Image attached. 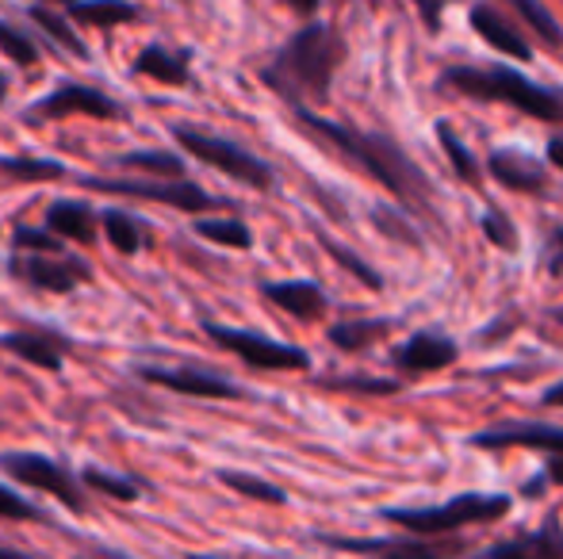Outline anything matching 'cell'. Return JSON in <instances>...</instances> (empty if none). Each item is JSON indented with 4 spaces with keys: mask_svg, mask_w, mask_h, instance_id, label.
<instances>
[{
    "mask_svg": "<svg viewBox=\"0 0 563 559\" xmlns=\"http://www.w3.org/2000/svg\"><path fill=\"white\" fill-rule=\"evenodd\" d=\"M341 58H345V43L338 31L330 23H307L261 69V81L273 92H280L291 108L327 104Z\"/></svg>",
    "mask_w": 563,
    "mask_h": 559,
    "instance_id": "7a4b0ae2",
    "label": "cell"
},
{
    "mask_svg": "<svg viewBox=\"0 0 563 559\" xmlns=\"http://www.w3.org/2000/svg\"><path fill=\"white\" fill-rule=\"evenodd\" d=\"M196 234L208 242H219V246H230V249L253 246V234L242 219H200V223H196Z\"/></svg>",
    "mask_w": 563,
    "mask_h": 559,
    "instance_id": "f1b7e54d",
    "label": "cell"
},
{
    "mask_svg": "<svg viewBox=\"0 0 563 559\" xmlns=\"http://www.w3.org/2000/svg\"><path fill=\"white\" fill-rule=\"evenodd\" d=\"M467 23H472L475 35L487 38L495 51L510 54L514 62H529V58H533V46L526 43V35H521V31L514 27V23L506 20V15L498 12L495 4H475L472 15H467Z\"/></svg>",
    "mask_w": 563,
    "mask_h": 559,
    "instance_id": "9a60e30c",
    "label": "cell"
},
{
    "mask_svg": "<svg viewBox=\"0 0 563 559\" xmlns=\"http://www.w3.org/2000/svg\"><path fill=\"white\" fill-rule=\"evenodd\" d=\"M142 380L157 383V388H169L177 395H192V399H238L242 391L230 380H223L219 372L208 368H139Z\"/></svg>",
    "mask_w": 563,
    "mask_h": 559,
    "instance_id": "5bb4252c",
    "label": "cell"
},
{
    "mask_svg": "<svg viewBox=\"0 0 563 559\" xmlns=\"http://www.w3.org/2000/svg\"><path fill=\"white\" fill-rule=\"evenodd\" d=\"M479 231H483V238H487L490 246L506 249V254H514V249H518V231H514V223L503 215V211H487V215L479 219Z\"/></svg>",
    "mask_w": 563,
    "mask_h": 559,
    "instance_id": "e575fe53",
    "label": "cell"
},
{
    "mask_svg": "<svg viewBox=\"0 0 563 559\" xmlns=\"http://www.w3.org/2000/svg\"><path fill=\"white\" fill-rule=\"evenodd\" d=\"M438 142H441V149L449 154V161H452V169H456V177L464 180V185H479L483 180V172H479V165H475V157H472V149L460 142L456 131L449 127V120H438Z\"/></svg>",
    "mask_w": 563,
    "mask_h": 559,
    "instance_id": "484cf974",
    "label": "cell"
},
{
    "mask_svg": "<svg viewBox=\"0 0 563 559\" xmlns=\"http://www.w3.org/2000/svg\"><path fill=\"white\" fill-rule=\"evenodd\" d=\"M544 487H549V476H537L526 483V494H537V491H544Z\"/></svg>",
    "mask_w": 563,
    "mask_h": 559,
    "instance_id": "bcb514c9",
    "label": "cell"
},
{
    "mask_svg": "<svg viewBox=\"0 0 563 559\" xmlns=\"http://www.w3.org/2000/svg\"><path fill=\"white\" fill-rule=\"evenodd\" d=\"M261 295L268 303H276L284 314H296L303 322H314L327 314V291L311 280H273V283H261Z\"/></svg>",
    "mask_w": 563,
    "mask_h": 559,
    "instance_id": "2e32d148",
    "label": "cell"
},
{
    "mask_svg": "<svg viewBox=\"0 0 563 559\" xmlns=\"http://www.w3.org/2000/svg\"><path fill=\"white\" fill-rule=\"evenodd\" d=\"M0 556H12V548H4V545H0Z\"/></svg>",
    "mask_w": 563,
    "mask_h": 559,
    "instance_id": "f907efd6",
    "label": "cell"
},
{
    "mask_svg": "<svg viewBox=\"0 0 563 559\" xmlns=\"http://www.w3.org/2000/svg\"><path fill=\"white\" fill-rule=\"evenodd\" d=\"M46 231H54L62 242L92 246V242H97V215L77 200H58L46 211Z\"/></svg>",
    "mask_w": 563,
    "mask_h": 559,
    "instance_id": "ffe728a7",
    "label": "cell"
},
{
    "mask_svg": "<svg viewBox=\"0 0 563 559\" xmlns=\"http://www.w3.org/2000/svg\"><path fill=\"white\" fill-rule=\"evenodd\" d=\"M31 20H35L38 27H43L46 35L54 38V43L66 46L69 54H77V58H89V46H85V38H77L74 23H69L66 15L54 12V8H46V0H38V4H31Z\"/></svg>",
    "mask_w": 563,
    "mask_h": 559,
    "instance_id": "cb8c5ba5",
    "label": "cell"
},
{
    "mask_svg": "<svg viewBox=\"0 0 563 559\" xmlns=\"http://www.w3.org/2000/svg\"><path fill=\"white\" fill-rule=\"evenodd\" d=\"M456 357H460V345L452 342V337L438 334V329H418L415 337H407V342L391 349L395 372L410 376V380H418V376H430V372H441V368L456 365Z\"/></svg>",
    "mask_w": 563,
    "mask_h": 559,
    "instance_id": "30bf717a",
    "label": "cell"
},
{
    "mask_svg": "<svg viewBox=\"0 0 563 559\" xmlns=\"http://www.w3.org/2000/svg\"><path fill=\"white\" fill-rule=\"evenodd\" d=\"M0 468L12 479H20V483L35 487V491H46L66 510H74V514H85L81 487H77V479L69 476L62 463L46 460V456H35V452H8V456H0Z\"/></svg>",
    "mask_w": 563,
    "mask_h": 559,
    "instance_id": "ba28073f",
    "label": "cell"
},
{
    "mask_svg": "<svg viewBox=\"0 0 563 559\" xmlns=\"http://www.w3.org/2000/svg\"><path fill=\"white\" fill-rule=\"evenodd\" d=\"M541 403H544V406H563V380H560V383H552V388L544 391Z\"/></svg>",
    "mask_w": 563,
    "mask_h": 559,
    "instance_id": "ee69618b",
    "label": "cell"
},
{
    "mask_svg": "<svg viewBox=\"0 0 563 559\" xmlns=\"http://www.w3.org/2000/svg\"><path fill=\"white\" fill-rule=\"evenodd\" d=\"M0 165H4V172L23 177V180H54V177H62V165L43 161V157H0Z\"/></svg>",
    "mask_w": 563,
    "mask_h": 559,
    "instance_id": "d590c367",
    "label": "cell"
},
{
    "mask_svg": "<svg viewBox=\"0 0 563 559\" xmlns=\"http://www.w3.org/2000/svg\"><path fill=\"white\" fill-rule=\"evenodd\" d=\"M4 92H8V81H4V77H0V100H4Z\"/></svg>",
    "mask_w": 563,
    "mask_h": 559,
    "instance_id": "c3c4849f",
    "label": "cell"
},
{
    "mask_svg": "<svg viewBox=\"0 0 563 559\" xmlns=\"http://www.w3.org/2000/svg\"><path fill=\"white\" fill-rule=\"evenodd\" d=\"M391 329H395L391 318H349V322L330 326V342H334L341 353H364L384 342Z\"/></svg>",
    "mask_w": 563,
    "mask_h": 559,
    "instance_id": "44dd1931",
    "label": "cell"
},
{
    "mask_svg": "<svg viewBox=\"0 0 563 559\" xmlns=\"http://www.w3.org/2000/svg\"><path fill=\"white\" fill-rule=\"evenodd\" d=\"M173 135H177V142L196 157V161L211 165V169L227 172V177L242 180V185L257 188V192H268V188H273V169H268L261 157H253L250 149L234 146V142H227L219 135H203V131H196V127H173Z\"/></svg>",
    "mask_w": 563,
    "mask_h": 559,
    "instance_id": "5b68a950",
    "label": "cell"
},
{
    "mask_svg": "<svg viewBox=\"0 0 563 559\" xmlns=\"http://www.w3.org/2000/svg\"><path fill=\"white\" fill-rule=\"evenodd\" d=\"M69 15L85 27H115V23L139 20V8L126 4V0H74Z\"/></svg>",
    "mask_w": 563,
    "mask_h": 559,
    "instance_id": "603a6c76",
    "label": "cell"
},
{
    "mask_svg": "<svg viewBox=\"0 0 563 559\" xmlns=\"http://www.w3.org/2000/svg\"><path fill=\"white\" fill-rule=\"evenodd\" d=\"M296 120L303 123V131L311 138H319L322 146H330L334 154L345 157L349 165H356L361 172H368L376 185H384L402 208L426 211L433 215V185L422 169L407 157V149L399 146L391 135H379V131H356L345 123L322 120V115L296 108Z\"/></svg>",
    "mask_w": 563,
    "mask_h": 559,
    "instance_id": "6da1fadb",
    "label": "cell"
},
{
    "mask_svg": "<svg viewBox=\"0 0 563 559\" xmlns=\"http://www.w3.org/2000/svg\"><path fill=\"white\" fill-rule=\"evenodd\" d=\"M0 345H4L12 357L27 360V365H35V368H46V372H58L62 353H66V345L54 334H43V329H15V334H4Z\"/></svg>",
    "mask_w": 563,
    "mask_h": 559,
    "instance_id": "d6986e66",
    "label": "cell"
},
{
    "mask_svg": "<svg viewBox=\"0 0 563 559\" xmlns=\"http://www.w3.org/2000/svg\"><path fill=\"white\" fill-rule=\"evenodd\" d=\"M15 246L27 249V254H62V238L54 231H31V226H20L15 231Z\"/></svg>",
    "mask_w": 563,
    "mask_h": 559,
    "instance_id": "8d00e7d4",
    "label": "cell"
},
{
    "mask_svg": "<svg viewBox=\"0 0 563 559\" xmlns=\"http://www.w3.org/2000/svg\"><path fill=\"white\" fill-rule=\"evenodd\" d=\"M544 476H549V483L563 487V452L552 456V460H549V471H544Z\"/></svg>",
    "mask_w": 563,
    "mask_h": 559,
    "instance_id": "7bdbcfd3",
    "label": "cell"
},
{
    "mask_svg": "<svg viewBox=\"0 0 563 559\" xmlns=\"http://www.w3.org/2000/svg\"><path fill=\"white\" fill-rule=\"evenodd\" d=\"M123 169H142V172H154V177H180L185 165H180L177 154H165V149H134V154L119 157Z\"/></svg>",
    "mask_w": 563,
    "mask_h": 559,
    "instance_id": "4dcf8cb0",
    "label": "cell"
},
{
    "mask_svg": "<svg viewBox=\"0 0 563 559\" xmlns=\"http://www.w3.org/2000/svg\"><path fill=\"white\" fill-rule=\"evenodd\" d=\"M472 448H537V452L556 456L563 452V425H544V422H506L479 429L475 437H467Z\"/></svg>",
    "mask_w": 563,
    "mask_h": 559,
    "instance_id": "8fae6325",
    "label": "cell"
},
{
    "mask_svg": "<svg viewBox=\"0 0 563 559\" xmlns=\"http://www.w3.org/2000/svg\"><path fill=\"white\" fill-rule=\"evenodd\" d=\"M372 223H376L379 234H387V238L399 242V246L422 249V234H418V226L410 223L407 215H399L395 208H372Z\"/></svg>",
    "mask_w": 563,
    "mask_h": 559,
    "instance_id": "f546056e",
    "label": "cell"
},
{
    "mask_svg": "<svg viewBox=\"0 0 563 559\" xmlns=\"http://www.w3.org/2000/svg\"><path fill=\"white\" fill-rule=\"evenodd\" d=\"M338 391H356V395H395L399 380H364V376H345V380H330Z\"/></svg>",
    "mask_w": 563,
    "mask_h": 559,
    "instance_id": "74e56055",
    "label": "cell"
},
{
    "mask_svg": "<svg viewBox=\"0 0 563 559\" xmlns=\"http://www.w3.org/2000/svg\"><path fill=\"white\" fill-rule=\"evenodd\" d=\"M487 172L498 180L503 188H510V192H526V195H544L552 188L549 180V169H544V161H537L533 154H526V149H490L487 157Z\"/></svg>",
    "mask_w": 563,
    "mask_h": 559,
    "instance_id": "7c38bea8",
    "label": "cell"
},
{
    "mask_svg": "<svg viewBox=\"0 0 563 559\" xmlns=\"http://www.w3.org/2000/svg\"><path fill=\"white\" fill-rule=\"evenodd\" d=\"M219 483L230 487V491H238L242 499L268 502V506H284V502H288L284 487L265 483V479H257V476H245V471H219Z\"/></svg>",
    "mask_w": 563,
    "mask_h": 559,
    "instance_id": "4316f807",
    "label": "cell"
},
{
    "mask_svg": "<svg viewBox=\"0 0 563 559\" xmlns=\"http://www.w3.org/2000/svg\"><path fill=\"white\" fill-rule=\"evenodd\" d=\"M327 548H338V552H376V556H445L456 552V545H430L422 537H395V540H356V537H322Z\"/></svg>",
    "mask_w": 563,
    "mask_h": 559,
    "instance_id": "e0dca14e",
    "label": "cell"
},
{
    "mask_svg": "<svg viewBox=\"0 0 563 559\" xmlns=\"http://www.w3.org/2000/svg\"><path fill=\"white\" fill-rule=\"evenodd\" d=\"M552 322H560V326H563V306H556V311H552Z\"/></svg>",
    "mask_w": 563,
    "mask_h": 559,
    "instance_id": "7dc6e473",
    "label": "cell"
},
{
    "mask_svg": "<svg viewBox=\"0 0 563 559\" xmlns=\"http://www.w3.org/2000/svg\"><path fill=\"white\" fill-rule=\"evenodd\" d=\"M89 188L97 192H112V195H134V200H150V203H165V208H177V211H208L216 208L208 192L192 180H180V177H169V180H108V177H89L85 180Z\"/></svg>",
    "mask_w": 563,
    "mask_h": 559,
    "instance_id": "52a82bcc",
    "label": "cell"
},
{
    "mask_svg": "<svg viewBox=\"0 0 563 559\" xmlns=\"http://www.w3.org/2000/svg\"><path fill=\"white\" fill-rule=\"evenodd\" d=\"M12 277H20L23 283L38 291H54V295H66L77 283L89 280V265L74 261V257H58V254H27L12 257Z\"/></svg>",
    "mask_w": 563,
    "mask_h": 559,
    "instance_id": "9c48e42d",
    "label": "cell"
},
{
    "mask_svg": "<svg viewBox=\"0 0 563 559\" xmlns=\"http://www.w3.org/2000/svg\"><path fill=\"white\" fill-rule=\"evenodd\" d=\"M0 517H12V522H27V517H35V506H31V502H23L20 494H12L8 487H0Z\"/></svg>",
    "mask_w": 563,
    "mask_h": 559,
    "instance_id": "ab89813d",
    "label": "cell"
},
{
    "mask_svg": "<svg viewBox=\"0 0 563 559\" xmlns=\"http://www.w3.org/2000/svg\"><path fill=\"white\" fill-rule=\"evenodd\" d=\"M441 89H452L467 100L510 104L521 115H533L541 123H563V100L556 92L541 89L521 69L510 66H452L441 74Z\"/></svg>",
    "mask_w": 563,
    "mask_h": 559,
    "instance_id": "3957f363",
    "label": "cell"
},
{
    "mask_svg": "<svg viewBox=\"0 0 563 559\" xmlns=\"http://www.w3.org/2000/svg\"><path fill=\"white\" fill-rule=\"evenodd\" d=\"M514 506L510 494H479L464 491L456 499H449L445 506H418V510H379V517L391 525H399L402 533L415 537H445V533H460L467 525H490L498 517H506Z\"/></svg>",
    "mask_w": 563,
    "mask_h": 559,
    "instance_id": "277c9868",
    "label": "cell"
},
{
    "mask_svg": "<svg viewBox=\"0 0 563 559\" xmlns=\"http://www.w3.org/2000/svg\"><path fill=\"white\" fill-rule=\"evenodd\" d=\"M549 161L556 165V169L563 172V135L549 142Z\"/></svg>",
    "mask_w": 563,
    "mask_h": 559,
    "instance_id": "f6af8a7d",
    "label": "cell"
},
{
    "mask_svg": "<svg viewBox=\"0 0 563 559\" xmlns=\"http://www.w3.org/2000/svg\"><path fill=\"white\" fill-rule=\"evenodd\" d=\"M284 4H288L291 12H299V15H314V12H319L322 0H284Z\"/></svg>",
    "mask_w": 563,
    "mask_h": 559,
    "instance_id": "b9f144b4",
    "label": "cell"
},
{
    "mask_svg": "<svg viewBox=\"0 0 563 559\" xmlns=\"http://www.w3.org/2000/svg\"><path fill=\"white\" fill-rule=\"evenodd\" d=\"M203 329H208L211 342L223 345L234 357H242L245 365L257 368V372H307V368H311V357H307L299 345L273 342V337L253 334V329L216 326V322H203Z\"/></svg>",
    "mask_w": 563,
    "mask_h": 559,
    "instance_id": "8992f818",
    "label": "cell"
},
{
    "mask_svg": "<svg viewBox=\"0 0 563 559\" xmlns=\"http://www.w3.org/2000/svg\"><path fill=\"white\" fill-rule=\"evenodd\" d=\"M487 556H498V559H563V529L560 522L552 517L544 529H533L526 537H514V540H503V545L487 548Z\"/></svg>",
    "mask_w": 563,
    "mask_h": 559,
    "instance_id": "ac0fdd59",
    "label": "cell"
},
{
    "mask_svg": "<svg viewBox=\"0 0 563 559\" xmlns=\"http://www.w3.org/2000/svg\"><path fill=\"white\" fill-rule=\"evenodd\" d=\"M81 479L92 487V491L108 494V499H119V502H134V499H139V483H131L126 476H112V471L97 468V463H89V468L81 471Z\"/></svg>",
    "mask_w": 563,
    "mask_h": 559,
    "instance_id": "d6a6232c",
    "label": "cell"
},
{
    "mask_svg": "<svg viewBox=\"0 0 563 559\" xmlns=\"http://www.w3.org/2000/svg\"><path fill=\"white\" fill-rule=\"evenodd\" d=\"M319 242H322V249H327V254L334 257V261L341 265V269H345V272H353V277L361 280L364 288H372V291H379V288H384V277H379V272L372 269L368 261H361V257H356L353 249H345V246H341V242L327 238V234H319Z\"/></svg>",
    "mask_w": 563,
    "mask_h": 559,
    "instance_id": "1f68e13d",
    "label": "cell"
},
{
    "mask_svg": "<svg viewBox=\"0 0 563 559\" xmlns=\"http://www.w3.org/2000/svg\"><path fill=\"white\" fill-rule=\"evenodd\" d=\"M410 4L418 8V15H422V23L430 31H441V12L449 8V0H410Z\"/></svg>",
    "mask_w": 563,
    "mask_h": 559,
    "instance_id": "60d3db41",
    "label": "cell"
},
{
    "mask_svg": "<svg viewBox=\"0 0 563 559\" xmlns=\"http://www.w3.org/2000/svg\"><path fill=\"white\" fill-rule=\"evenodd\" d=\"M510 4H514V12H518L521 20L533 27V35L544 38V46L560 51V46H563V27H560L556 20H552L549 8H541V0H510Z\"/></svg>",
    "mask_w": 563,
    "mask_h": 559,
    "instance_id": "83f0119b",
    "label": "cell"
},
{
    "mask_svg": "<svg viewBox=\"0 0 563 559\" xmlns=\"http://www.w3.org/2000/svg\"><path fill=\"white\" fill-rule=\"evenodd\" d=\"M0 54H4V58H12L15 66H23V69L38 66L35 38H27L20 27H12V23H4V20H0Z\"/></svg>",
    "mask_w": 563,
    "mask_h": 559,
    "instance_id": "836d02e7",
    "label": "cell"
},
{
    "mask_svg": "<svg viewBox=\"0 0 563 559\" xmlns=\"http://www.w3.org/2000/svg\"><path fill=\"white\" fill-rule=\"evenodd\" d=\"M134 69L157 85H188L185 54H173V51H165V46H146V51L134 58Z\"/></svg>",
    "mask_w": 563,
    "mask_h": 559,
    "instance_id": "7402d4cb",
    "label": "cell"
},
{
    "mask_svg": "<svg viewBox=\"0 0 563 559\" xmlns=\"http://www.w3.org/2000/svg\"><path fill=\"white\" fill-rule=\"evenodd\" d=\"M46 4H66V8H69V4H74V0H46Z\"/></svg>",
    "mask_w": 563,
    "mask_h": 559,
    "instance_id": "681fc988",
    "label": "cell"
},
{
    "mask_svg": "<svg viewBox=\"0 0 563 559\" xmlns=\"http://www.w3.org/2000/svg\"><path fill=\"white\" fill-rule=\"evenodd\" d=\"M66 115H92V120H115L119 104L112 97H104L100 89L89 85H62L46 100H38V108L31 112V120H66Z\"/></svg>",
    "mask_w": 563,
    "mask_h": 559,
    "instance_id": "4fadbf2b",
    "label": "cell"
},
{
    "mask_svg": "<svg viewBox=\"0 0 563 559\" xmlns=\"http://www.w3.org/2000/svg\"><path fill=\"white\" fill-rule=\"evenodd\" d=\"M100 223H104V238L112 242L115 254L134 257L142 249V226H139V219H131L126 211H104Z\"/></svg>",
    "mask_w": 563,
    "mask_h": 559,
    "instance_id": "d4e9b609",
    "label": "cell"
},
{
    "mask_svg": "<svg viewBox=\"0 0 563 559\" xmlns=\"http://www.w3.org/2000/svg\"><path fill=\"white\" fill-rule=\"evenodd\" d=\"M544 272L563 277V226H552L549 238H544Z\"/></svg>",
    "mask_w": 563,
    "mask_h": 559,
    "instance_id": "f35d334b",
    "label": "cell"
}]
</instances>
